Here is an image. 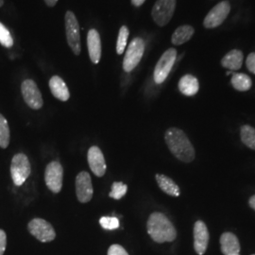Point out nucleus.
<instances>
[{
	"instance_id": "f257e3e1",
	"label": "nucleus",
	"mask_w": 255,
	"mask_h": 255,
	"mask_svg": "<svg viewBox=\"0 0 255 255\" xmlns=\"http://www.w3.org/2000/svg\"><path fill=\"white\" fill-rule=\"evenodd\" d=\"M170 152L181 162L191 163L195 159V148L185 132L178 128H169L164 134Z\"/></svg>"
},
{
	"instance_id": "f03ea898",
	"label": "nucleus",
	"mask_w": 255,
	"mask_h": 255,
	"mask_svg": "<svg viewBox=\"0 0 255 255\" xmlns=\"http://www.w3.org/2000/svg\"><path fill=\"white\" fill-rule=\"evenodd\" d=\"M147 234L156 243L172 242L177 237L176 229L163 213L154 212L147 219Z\"/></svg>"
},
{
	"instance_id": "7ed1b4c3",
	"label": "nucleus",
	"mask_w": 255,
	"mask_h": 255,
	"mask_svg": "<svg viewBox=\"0 0 255 255\" xmlns=\"http://www.w3.org/2000/svg\"><path fill=\"white\" fill-rule=\"evenodd\" d=\"M65 33L68 46L71 48L74 54L79 56L82 52V43H81V31L80 24L76 17L75 13L71 10H67L64 16Z\"/></svg>"
},
{
	"instance_id": "20e7f679",
	"label": "nucleus",
	"mask_w": 255,
	"mask_h": 255,
	"mask_svg": "<svg viewBox=\"0 0 255 255\" xmlns=\"http://www.w3.org/2000/svg\"><path fill=\"white\" fill-rule=\"evenodd\" d=\"M31 173V165L27 155L18 153L13 156L10 164V175L13 183L21 186L26 182Z\"/></svg>"
},
{
	"instance_id": "39448f33",
	"label": "nucleus",
	"mask_w": 255,
	"mask_h": 255,
	"mask_svg": "<svg viewBox=\"0 0 255 255\" xmlns=\"http://www.w3.org/2000/svg\"><path fill=\"white\" fill-rule=\"evenodd\" d=\"M145 42L140 37L134 38L130 42L123 60V69L125 72H131L139 64L145 52Z\"/></svg>"
},
{
	"instance_id": "423d86ee",
	"label": "nucleus",
	"mask_w": 255,
	"mask_h": 255,
	"mask_svg": "<svg viewBox=\"0 0 255 255\" xmlns=\"http://www.w3.org/2000/svg\"><path fill=\"white\" fill-rule=\"evenodd\" d=\"M177 0H156L151 16L159 27L166 26L173 17Z\"/></svg>"
},
{
	"instance_id": "0eeeda50",
	"label": "nucleus",
	"mask_w": 255,
	"mask_h": 255,
	"mask_svg": "<svg viewBox=\"0 0 255 255\" xmlns=\"http://www.w3.org/2000/svg\"><path fill=\"white\" fill-rule=\"evenodd\" d=\"M177 59V50L175 48H168L164 51L157 64L155 65L153 78L157 84H161L166 80L172 70Z\"/></svg>"
},
{
	"instance_id": "6e6552de",
	"label": "nucleus",
	"mask_w": 255,
	"mask_h": 255,
	"mask_svg": "<svg viewBox=\"0 0 255 255\" xmlns=\"http://www.w3.org/2000/svg\"><path fill=\"white\" fill-rule=\"evenodd\" d=\"M231 11V3L228 0H223L217 4L214 8L210 9L209 12L203 20V27L207 29H212L219 27L228 17Z\"/></svg>"
},
{
	"instance_id": "1a4fd4ad",
	"label": "nucleus",
	"mask_w": 255,
	"mask_h": 255,
	"mask_svg": "<svg viewBox=\"0 0 255 255\" xmlns=\"http://www.w3.org/2000/svg\"><path fill=\"white\" fill-rule=\"evenodd\" d=\"M45 181L47 188L55 194L60 193L64 182V168L58 161H53L46 165Z\"/></svg>"
},
{
	"instance_id": "9d476101",
	"label": "nucleus",
	"mask_w": 255,
	"mask_h": 255,
	"mask_svg": "<svg viewBox=\"0 0 255 255\" xmlns=\"http://www.w3.org/2000/svg\"><path fill=\"white\" fill-rule=\"evenodd\" d=\"M27 229L33 237L43 243L50 242L54 240L56 237V233L52 225L45 219H34L30 220Z\"/></svg>"
},
{
	"instance_id": "9b49d317",
	"label": "nucleus",
	"mask_w": 255,
	"mask_h": 255,
	"mask_svg": "<svg viewBox=\"0 0 255 255\" xmlns=\"http://www.w3.org/2000/svg\"><path fill=\"white\" fill-rule=\"evenodd\" d=\"M21 92L24 101L29 108L39 110L43 107V97L34 81L26 80L22 82Z\"/></svg>"
},
{
	"instance_id": "f8f14e48",
	"label": "nucleus",
	"mask_w": 255,
	"mask_h": 255,
	"mask_svg": "<svg viewBox=\"0 0 255 255\" xmlns=\"http://www.w3.org/2000/svg\"><path fill=\"white\" fill-rule=\"evenodd\" d=\"M76 194L79 201L87 203L91 201L94 194L91 177L88 172L82 171L76 178Z\"/></svg>"
},
{
	"instance_id": "ddd939ff",
	"label": "nucleus",
	"mask_w": 255,
	"mask_h": 255,
	"mask_svg": "<svg viewBox=\"0 0 255 255\" xmlns=\"http://www.w3.org/2000/svg\"><path fill=\"white\" fill-rule=\"evenodd\" d=\"M209 243V232L206 224L198 220L194 225V249L199 255L205 254Z\"/></svg>"
},
{
	"instance_id": "4468645a",
	"label": "nucleus",
	"mask_w": 255,
	"mask_h": 255,
	"mask_svg": "<svg viewBox=\"0 0 255 255\" xmlns=\"http://www.w3.org/2000/svg\"><path fill=\"white\" fill-rule=\"evenodd\" d=\"M88 164L91 168L92 172L97 177H102L106 173V162L104 155L102 153L101 148L99 146H93L89 148L87 154Z\"/></svg>"
},
{
	"instance_id": "2eb2a0df",
	"label": "nucleus",
	"mask_w": 255,
	"mask_h": 255,
	"mask_svg": "<svg viewBox=\"0 0 255 255\" xmlns=\"http://www.w3.org/2000/svg\"><path fill=\"white\" fill-rule=\"evenodd\" d=\"M87 46L88 52L92 63L98 64L100 63L101 58V39L99 31L95 28H92L87 34Z\"/></svg>"
},
{
	"instance_id": "dca6fc26",
	"label": "nucleus",
	"mask_w": 255,
	"mask_h": 255,
	"mask_svg": "<svg viewBox=\"0 0 255 255\" xmlns=\"http://www.w3.org/2000/svg\"><path fill=\"white\" fill-rule=\"evenodd\" d=\"M221 252L224 255H240V243L233 233H224L220 237Z\"/></svg>"
},
{
	"instance_id": "f3484780",
	"label": "nucleus",
	"mask_w": 255,
	"mask_h": 255,
	"mask_svg": "<svg viewBox=\"0 0 255 255\" xmlns=\"http://www.w3.org/2000/svg\"><path fill=\"white\" fill-rule=\"evenodd\" d=\"M49 89L57 100L67 101L70 98L69 89L64 80L59 76H53L48 82Z\"/></svg>"
},
{
	"instance_id": "a211bd4d",
	"label": "nucleus",
	"mask_w": 255,
	"mask_h": 255,
	"mask_svg": "<svg viewBox=\"0 0 255 255\" xmlns=\"http://www.w3.org/2000/svg\"><path fill=\"white\" fill-rule=\"evenodd\" d=\"M243 60V52L239 49H233L221 59V65L231 71H237L242 67Z\"/></svg>"
},
{
	"instance_id": "6ab92c4d",
	"label": "nucleus",
	"mask_w": 255,
	"mask_h": 255,
	"mask_svg": "<svg viewBox=\"0 0 255 255\" xmlns=\"http://www.w3.org/2000/svg\"><path fill=\"white\" fill-rule=\"evenodd\" d=\"M178 87L182 95L186 97H193L200 90V83L195 76L187 74L182 77Z\"/></svg>"
},
{
	"instance_id": "aec40b11",
	"label": "nucleus",
	"mask_w": 255,
	"mask_h": 255,
	"mask_svg": "<svg viewBox=\"0 0 255 255\" xmlns=\"http://www.w3.org/2000/svg\"><path fill=\"white\" fill-rule=\"evenodd\" d=\"M155 179H156V182L158 183L160 189L164 192L165 194L174 197V198H178L181 195L180 187L169 177L165 176L164 174H156Z\"/></svg>"
},
{
	"instance_id": "412c9836",
	"label": "nucleus",
	"mask_w": 255,
	"mask_h": 255,
	"mask_svg": "<svg viewBox=\"0 0 255 255\" xmlns=\"http://www.w3.org/2000/svg\"><path fill=\"white\" fill-rule=\"evenodd\" d=\"M195 33V28L190 25H182L175 29L171 36V43L175 46H182L187 43Z\"/></svg>"
},
{
	"instance_id": "4be33fe9",
	"label": "nucleus",
	"mask_w": 255,
	"mask_h": 255,
	"mask_svg": "<svg viewBox=\"0 0 255 255\" xmlns=\"http://www.w3.org/2000/svg\"><path fill=\"white\" fill-rule=\"evenodd\" d=\"M231 83L233 87L239 92L249 91L253 86L252 79L244 73L233 74Z\"/></svg>"
},
{
	"instance_id": "5701e85b",
	"label": "nucleus",
	"mask_w": 255,
	"mask_h": 255,
	"mask_svg": "<svg viewBox=\"0 0 255 255\" xmlns=\"http://www.w3.org/2000/svg\"><path fill=\"white\" fill-rule=\"evenodd\" d=\"M240 137L245 146L255 150V128L243 125L240 128Z\"/></svg>"
},
{
	"instance_id": "b1692460",
	"label": "nucleus",
	"mask_w": 255,
	"mask_h": 255,
	"mask_svg": "<svg viewBox=\"0 0 255 255\" xmlns=\"http://www.w3.org/2000/svg\"><path fill=\"white\" fill-rule=\"evenodd\" d=\"M10 131L7 119L0 114V147L7 148L9 145Z\"/></svg>"
},
{
	"instance_id": "393cba45",
	"label": "nucleus",
	"mask_w": 255,
	"mask_h": 255,
	"mask_svg": "<svg viewBox=\"0 0 255 255\" xmlns=\"http://www.w3.org/2000/svg\"><path fill=\"white\" fill-rule=\"evenodd\" d=\"M128 35H129V30L127 26H122L120 27L118 41H117V53L118 54L121 55L124 53L125 48L127 46Z\"/></svg>"
},
{
	"instance_id": "a878e982",
	"label": "nucleus",
	"mask_w": 255,
	"mask_h": 255,
	"mask_svg": "<svg viewBox=\"0 0 255 255\" xmlns=\"http://www.w3.org/2000/svg\"><path fill=\"white\" fill-rule=\"evenodd\" d=\"M127 184L122 182H115L112 185V191L110 192V198L120 200L127 194Z\"/></svg>"
},
{
	"instance_id": "bb28decb",
	"label": "nucleus",
	"mask_w": 255,
	"mask_h": 255,
	"mask_svg": "<svg viewBox=\"0 0 255 255\" xmlns=\"http://www.w3.org/2000/svg\"><path fill=\"white\" fill-rule=\"evenodd\" d=\"M0 45L6 48H10L13 46V39L11 37L9 29L1 22H0Z\"/></svg>"
},
{
	"instance_id": "cd10ccee",
	"label": "nucleus",
	"mask_w": 255,
	"mask_h": 255,
	"mask_svg": "<svg viewBox=\"0 0 255 255\" xmlns=\"http://www.w3.org/2000/svg\"><path fill=\"white\" fill-rule=\"evenodd\" d=\"M100 224L105 230H116L119 227V220L115 217H102Z\"/></svg>"
},
{
	"instance_id": "c85d7f7f",
	"label": "nucleus",
	"mask_w": 255,
	"mask_h": 255,
	"mask_svg": "<svg viewBox=\"0 0 255 255\" xmlns=\"http://www.w3.org/2000/svg\"><path fill=\"white\" fill-rule=\"evenodd\" d=\"M108 255H128V254L123 247L115 244L110 247L108 250Z\"/></svg>"
},
{
	"instance_id": "c756f323",
	"label": "nucleus",
	"mask_w": 255,
	"mask_h": 255,
	"mask_svg": "<svg viewBox=\"0 0 255 255\" xmlns=\"http://www.w3.org/2000/svg\"><path fill=\"white\" fill-rule=\"evenodd\" d=\"M246 65L251 73L255 74V52H252L248 55Z\"/></svg>"
},
{
	"instance_id": "7c9ffc66",
	"label": "nucleus",
	"mask_w": 255,
	"mask_h": 255,
	"mask_svg": "<svg viewBox=\"0 0 255 255\" xmlns=\"http://www.w3.org/2000/svg\"><path fill=\"white\" fill-rule=\"evenodd\" d=\"M7 247V236L6 233L0 229V255H4Z\"/></svg>"
},
{
	"instance_id": "2f4dec72",
	"label": "nucleus",
	"mask_w": 255,
	"mask_h": 255,
	"mask_svg": "<svg viewBox=\"0 0 255 255\" xmlns=\"http://www.w3.org/2000/svg\"><path fill=\"white\" fill-rule=\"evenodd\" d=\"M145 1L146 0H131V4L134 7H140V6H142L145 3Z\"/></svg>"
},
{
	"instance_id": "473e14b6",
	"label": "nucleus",
	"mask_w": 255,
	"mask_h": 255,
	"mask_svg": "<svg viewBox=\"0 0 255 255\" xmlns=\"http://www.w3.org/2000/svg\"><path fill=\"white\" fill-rule=\"evenodd\" d=\"M45 2H46V6H47V7L52 8V7H55V5L57 4L58 0H45Z\"/></svg>"
},
{
	"instance_id": "72a5a7b5",
	"label": "nucleus",
	"mask_w": 255,
	"mask_h": 255,
	"mask_svg": "<svg viewBox=\"0 0 255 255\" xmlns=\"http://www.w3.org/2000/svg\"><path fill=\"white\" fill-rule=\"evenodd\" d=\"M249 205L251 208H253L255 211V195L251 197V199L249 200Z\"/></svg>"
},
{
	"instance_id": "f704fd0d",
	"label": "nucleus",
	"mask_w": 255,
	"mask_h": 255,
	"mask_svg": "<svg viewBox=\"0 0 255 255\" xmlns=\"http://www.w3.org/2000/svg\"><path fill=\"white\" fill-rule=\"evenodd\" d=\"M4 5V0H0V8Z\"/></svg>"
},
{
	"instance_id": "c9c22d12",
	"label": "nucleus",
	"mask_w": 255,
	"mask_h": 255,
	"mask_svg": "<svg viewBox=\"0 0 255 255\" xmlns=\"http://www.w3.org/2000/svg\"></svg>"
}]
</instances>
